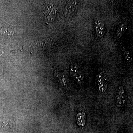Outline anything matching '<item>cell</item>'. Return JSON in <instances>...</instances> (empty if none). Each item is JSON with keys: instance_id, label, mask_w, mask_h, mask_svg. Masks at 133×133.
Segmentation results:
<instances>
[{"instance_id": "cell-1", "label": "cell", "mask_w": 133, "mask_h": 133, "mask_svg": "<svg viewBox=\"0 0 133 133\" xmlns=\"http://www.w3.org/2000/svg\"><path fill=\"white\" fill-rule=\"evenodd\" d=\"M126 96L123 87L120 86L118 90V94L115 97L116 104L119 107L124 106L126 102Z\"/></svg>"}, {"instance_id": "cell-2", "label": "cell", "mask_w": 133, "mask_h": 133, "mask_svg": "<svg viewBox=\"0 0 133 133\" xmlns=\"http://www.w3.org/2000/svg\"><path fill=\"white\" fill-rule=\"evenodd\" d=\"M96 84L99 90L101 91L106 90L107 87V83L105 81L104 78L101 74L97 75L96 77Z\"/></svg>"}, {"instance_id": "cell-3", "label": "cell", "mask_w": 133, "mask_h": 133, "mask_svg": "<svg viewBox=\"0 0 133 133\" xmlns=\"http://www.w3.org/2000/svg\"><path fill=\"white\" fill-rule=\"evenodd\" d=\"M95 30L96 35L98 37H102L105 33L104 24L101 21L98 20L95 23Z\"/></svg>"}, {"instance_id": "cell-4", "label": "cell", "mask_w": 133, "mask_h": 133, "mask_svg": "<svg viewBox=\"0 0 133 133\" xmlns=\"http://www.w3.org/2000/svg\"><path fill=\"white\" fill-rule=\"evenodd\" d=\"M128 28L127 24L126 22L122 23L119 25L116 30L115 38L119 39L125 33Z\"/></svg>"}, {"instance_id": "cell-5", "label": "cell", "mask_w": 133, "mask_h": 133, "mask_svg": "<svg viewBox=\"0 0 133 133\" xmlns=\"http://www.w3.org/2000/svg\"><path fill=\"white\" fill-rule=\"evenodd\" d=\"M78 6V2L77 1H72L68 4L66 8V13L68 15L72 14L76 11V8Z\"/></svg>"}, {"instance_id": "cell-6", "label": "cell", "mask_w": 133, "mask_h": 133, "mask_svg": "<svg viewBox=\"0 0 133 133\" xmlns=\"http://www.w3.org/2000/svg\"><path fill=\"white\" fill-rule=\"evenodd\" d=\"M70 69V70L71 74L73 77L81 71L79 70L78 65L76 63L72 64L71 65Z\"/></svg>"}, {"instance_id": "cell-7", "label": "cell", "mask_w": 133, "mask_h": 133, "mask_svg": "<svg viewBox=\"0 0 133 133\" xmlns=\"http://www.w3.org/2000/svg\"><path fill=\"white\" fill-rule=\"evenodd\" d=\"M75 81L78 84H81L83 82L84 79V76L81 72V71L79 72L77 75L74 77Z\"/></svg>"}, {"instance_id": "cell-8", "label": "cell", "mask_w": 133, "mask_h": 133, "mask_svg": "<svg viewBox=\"0 0 133 133\" xmlns=\"http://www.w3.org/2000/svg\"><path fill=\"white\" fill-rule=\"evenodd\" d=\"M124 57L126 61L128 62H132V54L130 51L128 50L124 51Z\"/></svg>"}]
</instances>
